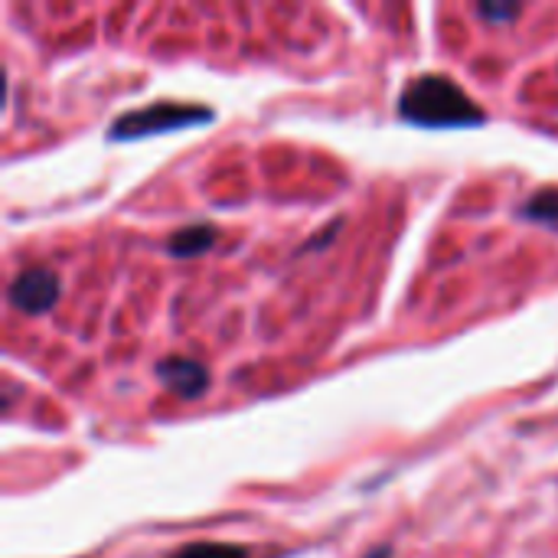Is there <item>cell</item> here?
I'll use <instances>...</instances> for the list:
<instances>
[{"mask_svg":"<svg viewBox=\"0 0 558 558\" xmlns=\"http://www.w3.org/2000/svg\"><path fill=\"white\" fill-rule=\"evenodd\" d=\"M399 114L418 128H471L487 121L484 108L448 75H415L399 95Z\"/></svg>","mask_w":558,"mask_h":558,"instance_id":"6da1fadb","label":"cell"},{"mask_svg":"<svg viewBox=\"0 0 558 558\" xmlns=\"http://www.w3.org/2000/svg\"><path fill=\"white\" fill-rule=\"evenodd\" d=\"M213 121V111L203 105H177V101H157V105H144L137 111L121 114L108 137L111 141H137V137H150V134H167V131H180L190 124H206Z\"/></svg>","mask_w":558,"mask_h":558,"instance_id":"7a4b0ae2","label":"cell"},{"mask_svg":"<svg viewBox=\"0 0 558 558\" xmlns=\"http://www.w3.org/2000/svg\"><path fill=\"white\" fill-rule=\"evenodd\" d=\"M7 301L29 317H39L46 311H52V304L59 301V278L49 268H23L10 288H7Z\"/></svg>","mask_w":558,"mask_h":558,"instance_id":"3957f363","label":"cell"},{"mask_svg":"<svg viewBox=\"0 0 558 558\" xmlns=\"http://www.w3.org/2000/svg\"><path fill=\"white\" fill-rule=\"evenodd\" d=\"M154 373L180 399H199L209 386V369L196 360H186V356H163L154 366Z\"/></svg>","mask_w":558,"mask_h":558,"instance_id":"277c9868","label":"cell"},{"mask_svg":"<svg viewBox=\"0 0 558 558\" xmlns=\"http://www.w3.org/2000/svg\"><path fill=\"white\" fill-rule=\"evenodd\" d=\"M216 226H209V222H193V226H183L180 232H173L170 235V242H167V252L173 255V258H196V255H203V252H209L213 245H216Z\"/></svg>","mask_w":558,"mask_h":558,"instance_id":"5b68a950","label":"cell"},{"mask_svg":"<svg viewBox=\"0 0 558 558\" xmlns=\"http://www.w3.org/2000/svg\"><path fill=\"white\" fill-rule=\"evenodd\" d=\"M526 219H533V222H546V226H558V190L556 186H549V190H539V193H533L526 203H523V209H520Z\"/></svg>","mask_w":558,"mask_h":558,"instance_id":"8992f818","label":"cell"},{"mask_svg":"<svg viewBox=\"0 0 558 558\" xmlns=\"http://www.w3.org/2000/svg\"><path fill=\"white\" fill-rule=\"evenodd\" d=\"M167 558H252V553L245 546H232V543H190Z\"/></svg>","mask_w":558,"mask_h":558,"instance_id":"52a82bcc","label":"cell"},{"mask_svg":"<svg viewBox=\"0 0 558 558\" xmlns=\"http://www.w3.org/2000/svg\"><path fill=\"white\" fill-rule=\"evenodd\" d=\"M477 13L487 20H513V16H520V7L517 3H481Z\"/></svg>","mask_w":558,"mask_h":558,"instance_id":"ba28073f","label":"cell"},{"mask_svg":"<svg viewBox=\"0 0 558 558\" xmlns=\"http://www.w3.org/2000/svg\"><path fill=\"white\" fill-rule=\"evenodd\" d=\"M369 558H389V549H386V546H383V549H379V553H376V556H369Z\"/></svg>","mask_w":558,"mask_h":558,"instance_id":"9c48e42d","label":"cell"}]
</instances>
